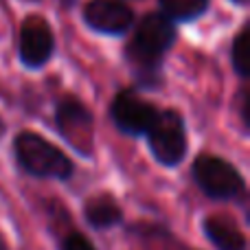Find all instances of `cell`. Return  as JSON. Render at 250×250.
<instances>
[{
	"label": "cell",
	"mask_w": 250,
	"mask_h": 250,
	"mask_svg": "<svg viewBox=\"0 0 250 250\" xmlns=\"http://www.w3.org/2000/svg\"><path fill=\"white\" fill-rule=\"evenodd\" d=\"M4 129H7V127H4V121H2V119H0V138H2V134H4Z\"/></svg>",
	"instance_id": "obj_15"
},
{
	"label": "cell",
	"mask_w": 250,
	"mask_h": 250,
	"mask_svg": "<svg viewBox=\"0 0 250 250\" xmlns=\"http://www.w3.org/2000/svg\"><path fill=\"white\" fill-rule=\"evenodd\" d=\"M55 51V38H53L51 24L42 16H29L20 26V40H18V53L20 62L26 68H42Z\"/></svg>",
	"instance_id": "obj_7"
},
{
	"label": "cell",
	"mask_w": 250,
	"mask_h": 250,
	"mask_svg": "<svg viewBox=\"0 0 250 250\" xmlns=\"http://www.w3.org/2000/svg\"><path fill=\"white\" fill-rule=\"evenodd\" d=\"M176 42V24L165 13H149L143 18L127 46V60L136 70L154 73L165 53Z\"/></svg>",
	"instance_id": "obj_3"
},
{
	"label": "cell",
	"mask_w": 250,
	"mask_h": 250,
	"mask_svg": "<svg viewBox=\"0 0 250 250\" xmlns=\"http://www.w3.org/2000/svg\"><path fill=\"white\" fill-rule=\"evenodd\" d=\"M145 138L154 160L169 169L178 167L189 149L185 119L176 110H158V117L147 129Z\"/></svg>",
	"instance_id": "obj_4"
},
{
	"label": "cell",
	"mask_w": 250,
	"mask_h": 250,
	"mask_svg": "<svg viewBox=\"0 0 250 250\" xmlns=\"http://www.w3.org/2000/svg\"><path fill=\"white\" fill-rule=\"evenodd\" d=\"M13 158L22 173L35 180L66 182L73 178L75 163L64 149L42 134L22 129L13 138Z\"/></svg>",
	"instance_id": "obj_1"
},
{
	"label": "cell",
	"mask_w": 250,
	"mask_h": 250,
	"mask_svg": "<svg viewBox=\"0 0 250 250\" xmlns=\"http://www.w3.org/2000/svg\"><path fill=\"white\" fill-rule=\"evenodd\" d=\"M191 178L213 202H244L248 195L244 173L222 156L200 154L191 165Z\"/></svg>",
	"instance_id": "obj_2"
},
{
	"label": "cell",
	"mask_w": 250,
	"mask_h": 250,
	"mask_svg": "<svg viewBox=\"0 0 250 250\" xmlns=\"http://www.w3.org/2000/svg\"><path fill=\"white\" fill-rule=\"evenodd\" d=\"M55 127L79 156L90 158L95 147V119L77 97H64L57 104Z\"/></svg>",
	"instance_id": "obj_5"
},
{
	"label": "cell",
	"mask_w": 250,
	"mask_h": 250,
	"mask_svg": "<svg viewBox=\"0 0 250 250\" xmlns=\"http://www.w3.org/2000/svg\"><path fill=\"white\" fill-rule=\"evenodd\" d=\"M233 2H237V4H246L248 0H233Z\"/></svg>",
	"instance_id": "obj_16"
},
{
	"label": "cell",
	"mask_w": 250,
	"mask_h": 250,
	"mask_svg": "<svg viewBox=\"0 0 250 250\" xmlns=\"http://www.w3.org/2000/svg\"><path fill=\"white\" fill-rule=\"evenodd\" d=\"M202 235L215 250H248V237L229 215H207L200 224Z\"/></svg>",
	"instance_id": "obj_10"
},
{
	"label": "cell",
	"mask_w": 250,
	"mask_h": 250,
	"mask_svg": "<svg viewBox=\"0 0 250 250\" xmlns=\"http://www.w3.org/2000/svg\"><path fill=\"white\" fill-rule=\"evenodd\" d=\"M82 215H83V222H86L95 233H105V230L125 224L123 207L117 202V198L110 193L90 195V198L83 202Z\"/></svg>",
	"instance_id": "obj_9"
},
{
	"label": "cell",
	"mask_w": 250,
	"mask_h": 250,
	"mask_svg": "<svg viewBox=\"0 0 250 250\" xmlns=\"http://www.w3.org/2000/svg\"><path fill=\"white\" fill-rule=\"evenodd\" d=\"M250 29L244 26L239 31V35L233 40V46H230V64H233L235 73L239 77H248L250 75Z\"/></svg>",
	"instance_id": "obj_12"
},
{
	"label": "cell",
	"mask_w": 250,
	"mask_h": 250,
	"mask_svg": "<svg viewBox=\"0 0 250 250\" xmlns=\"http://www.w3.org/2000/svg\"><path fill=\"white\" fill-rule=\"evenodd\" d=\"M60 250H97V246L82 230L70 229L68 233L60 237Z\"/></svg>",
	"instance_id": "obj_13"
},
{
	"label": "cell",
	"mask_w": 250,
	"mask_h": 250,
	"mask_svg": "<svg viewBox=\"0 0 250 250\" xmlns=\"http://www.w3.org/2000/svg\"><path fill=\"white\" fill-rule=\"evenodd\" d=\"M83 20L104 35H123L134 22V11L121 0H92L83 9Z\"/></svg>",
	"instance_id": "obj_8"
},
{
	"label": "cell",
	"mask_w": 250,
	"mask_h": 250,
	"mask_svg": "<svg viewBox=\"0 0 250 250\" xmlns=\"http://www.w3.org/2000/svg\"><path fill=\"white\" fill-rule=\"evenodd\" d=\"M158 2L171 22H191L207 11L211 0H158Z\"/></svg>",
	"instance_id": "obj_11"
},
{
	"label": "cell",
	"mask_w": 250,
	"mask_h": 250,
	"mask_svg": "<svg viewBox=\"0 0 250 250\" xmlns=\"http://www.w3.org/2000/svg\"><path fill=\"white\" fill-rule=\"evenodd\" d=\"M0 250H11V246H9L7 237H4V233L0 230Z\"/></svg>",
	"instance_id": "obj_14"
},
{
	"label": "cell",
	"mask_w": 250,
	"mask_h": 250,
	"mask_svg": "<svg viewBox=\"0 0 250 250\" xmlns=\"http://www.w3.org/2000/svg\"><path fill=\"white\" fill-rule=\"evenodd\" d=\"M110 117L119 132L141 138L156 121L158 108L145 101L143 97H138L134 90H121L110 105Z\"/></svg>",
	"instance_id": "obj_6"
}]
</instances>
